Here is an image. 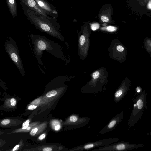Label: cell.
I'll list each match as a JSON object with an SVG mask.
<instances>
[{
    "label": "cell",
    "instance_id": "cell-23",
    "mask_svg": "<svg viewBox=\"0 0 151 151\" xmlns=\"http://www.w3.org/2000/svg\"><path fill=\"white\" fill-rule=\"evenodd\" d=\"M10 120L9 119H5L1 122V124L3 125H6L9 123Z\"/></svg>",
    "mask_w": 151,
    "mask_h": 151
},
{
    "label": "cell",
    "instance_id": "cell-15",
    "mask_svg": "<svg viewBox=\"0 0 151 151\" xmlns=\"http://www.w3.org/2000/svg\"><path fill=\"white\" fill-rule=\"evenodd\" d=\"M38 124V122H35L33 123L32 124H30L29 125L28 127L25 129L24 130H22L20 129H18L17 130H16L15 132H27L28 131H29L31 130H32L33 128H34L35 127H36L37 126V124Z\"/></svg>",
    "mask_w": 151,
    "mask_h": 151
},
{
    "label": "cell",
    "instance_id": "cell-30",
    "mask_svg": "<svg viewBox=\"0 0 151 151\" xmlns=\"http://www.w3.org/2000/svg\"><path fill=\"white\" fill-rule=\"evenodd\" d=\"M60 125H57L55 127V130H58L60 128Z\"/></svg>",
    "mask_w": 151,
    "mask_h": 151
},
{
    "label": "cell",
    "instance_id": "cell-12",
    "mask_svg": "<svg viewBox=\"0 0 151 151\" xmlns=\"http://www.w3.org/2000/svg\"><path fill=\"white\" fill-rule=\"evenodd\" d=\"M7 5L11 15L14 17L17 15V9L16 0H6Z\"/></svg>",
    "mask_w": 151,
    "mask_h": 151
},
{
    "label": "cell",
    "instance_id": "cell-26",
    "mask_svg": "<svg viewBox=\"0 0 151 151\" xmlns=\"http://www.w3.org/2000/svg\"><path fill=\"white\" fill-rule=\"evenodd\" d=\"M37 108L36 106L34 105H31L28 106V109L29 110H32L35 109Z\"/></svg>",
    "mask_w": 151,
    "mask_h": 151
},
{
    "label": "cell",
    "instance_id": "cell-14",
    "mask_svg": "<svg viewBox=\"0 0 151 151\" xmlns=\"http://www.w3.org/2000/svg\"><path fill=\"white\" fill-rule=\"evenodd\" d=\"M45 126V125L44 124L37 126L31 130L30 132V135L32 136H34L40 132L41 130H42L44 128Z\"/></svg>",
    "mask_w": 151,
    "mask_h": 151
},
{
    "label": "cell",
    "instance_id": "cell-7",
    "mask_svg": "<svg viewBox=\"0 0 151 151\" xmlns=\"http://www.w3.org/2000/svg\"><path fill=\"white\" fill-rule=\"evenodd\" d=\"M90 119V117H80L78 114H73L67 118L64 124L67 129L73 130L85 127L88 123Z\"/></svg>",
    "mask_w": 151,
    "mask_h": 151
},
{
    "label": "cell",
    "instance_id": "cell-4",
    "mask_svg": "<svg viewBox=\"0 0 151 151\" xmlns=\"http://www.w3.org/2000/svg\"><path fill=\"white\" fill-rule=\"evenodd\" d=\"M4 49L18 69L21 75L24 77L25 74V71L18 46L15 40L11 36L9 37L5 42Z\"/></svg>",
    "mask_w": 151,
    "mask_h": 151
},
{
    "label": "cell",
    "instance_id": "cell-19",
    "mask_svg": "<svg viewBox=\"0 0 151 151\" xmlns=\"http://www.w3.org/2000/svg\"><path fill=\"white\" fill-rule=\"evenodd\" d=\"M100 27V25L98 23H94L91 24V29L93 31L98 29Z\"/></svg>",
    "mask_w": 151,
    "mask_h": 151
},
{
    "label": "cell",
    "instance_id": "cell-8",
    "mask_svg": "<svg viewBox=\"0 0 151 151\" xmlns=\"http://www.w3.org/2000/svg\"><path fill=\"white\" fill-rule=\"evenodd\" d=\"M130 85V81L128 78L124 81L119 88L114 94V101L116 103L119 102L126 95Z\"/></svg>",
    "mask_w": 151,
    "mask_h": 151
},
{
    "label": "cell",
    "instance_id": "cell-5",
    "mask_svg": "<svg viewBox=\"0 0 151 151\" xmlns=\"http://www.w3.org/2000/svg\"><path fill=\"white\" fill-rule=\"evenodd\" d=\"M142 144L129 143L126 141H121L94 149L92 151H127L143 147Z\"/></svg>",
    "mask_w": 151,
    "mask_h": 151
},
{
    "label": "cell",
    "instance_id": "cell-13",
    "mask_svg": "<svg viewBox=\"0 0 151 151\" xmlns=\"http://www.w3.org/2000/svg\"><path fill=\"white\" fill-rule=\"evenodd\" d=\"M143 45L145 49L151 57V39L145 37L143 41Z\"/></svg>",
    "mask_w": 151,
    "mask_h": 151
},
{
    "label": "cell",
    "instance_id": "cell-31",
    "mask_svg": "<svg viewBox=\"0 0 151 151\" xmlns=\"http://www.w3.org/2000/svg\"><path fill=\"white\" fill-rule=\"evenodd\" d=\"M19 147V145H16L13 148V149L12 150L14 151L16 150Z\"/></svg>",
    "mask_w": 151,
    "mask_h": 151
},
{
    "label": "cell",
    "instance_id": "cell-20",
    "mask_svg": "<svg viewBox=\"0 0 151 151\" xmlns=\"http://www.w3.org/2000/svg\"><path fill=\"white\" fill-rule=\"evenodd\" d=\"M30 120L29 119L27 120L24 122L22 124V129L23 130L26 129L29 126Z\"/></svg>",
    "mask_w": 151,
    "mask_h": 151
},
{
    "label": "cell",
    "instance_id": "cell-1",
    "mask_svg": "<svg viewBox=\"0 0 151 151\" xmlns=\"http://www.w3.org/2000/svg\"><path fill=\"white\" fill-rule=\"evenodd\" d=\"M19 3L22 6L24 15L37 29L60 40H63V37L59 30V24L57 20H50L22 2H20Z\"/></svg>",
    "mask_w": 151,
    "mask_h": 151
},
{
    "label": "cell",
    "instance_id": "cell-17",
    "mask_svg": "<svg viewBox=\"0 0 151 151\" xmlns=\"http://www.w3.org/2000/svg\"><path fill=\"white\" fill-rule=\"evenodd\" d=\"M103 29H105L109 31H114L117 29V28L115 27L112 26H109L106 27H103Z\"/></svg>",
    "mask_w": 151,
    "mask_h": 151
},
{
    "label": "cell",
    "instance_id": "cell-27",
    "mask_svg": "<svg viewBox=\"0 0 151 151\" xmlns=\"http://www.w3.org/2000/svg\"><path fill=\"white\" fill-rule=\"evenodd\" d=\"M46 134L45 133H43L40 135L38 137V139L40 140H42L44 139L45 137Z\"/></svg>",
    "mask_w": 151,
    "mask_h": 151
},
{
    "label": "cell",
    "instance_id": "cell-33",
    "mask_svg": "<svg viewBox=\"0 0 151 151\" xmlns=\"http://www.w3.org/2000/svg\"><path fill=\"white\" fill-rule=\"evenodd\" d=\"M150 135H151V130L150 132Z\"/></svg>",
    "mask_w": 151,
    "mask_h": 151
},
{
    "label": "cell",
    "instance_id": "cell-29",
    "mask_svg": "<svg viewBox=\"0 0 151 151\" xmlns=\"http://www.w3.org/2000/svg\"><path fill=\"white\" fill-rule=\"evenodd\" d=\"M147 6L149 9H151V0H149V1Z\"/></svg>",
    "mask_w": 151,
    "mask_h": 151
},
{
    "label": "cell",
    "instance_id": "cell-3",
    "mask_svg": "<svg viewBox=\"0 0 151 151\" xmlns=\"http://www.w3.org/2000/svg\"><path fill=\"white\" fill-rule=\"evenodd\" d=\"M147 93L144 90L134 99L133 109L129 121L128 127L131 128L140 119L146 108Z\"/></svg>",
    "mask_w": 151,
    "mask_h": 151
},
{
    "label": "cell",
    "instance_id": "cell-24",
    "mask_svg": "<svg viewBox=\"0 0 151 151\" xmlns=\"http://www.w3.org/2000/svg\"><path fill=\"white\" fill-rule=\"evenodd\" d=\"M117 50L120 52H122L124 51V48L121 45H119L116 47Z\"/></svg>",
    "mask_w": 151,
    "mask_h": 151
},
{
    "label": "cell",
    "instance_id": "cell-32",
    "mask_svg": "<svg viewBox=\"0 0 151 151\" xmlns=\"http://www.w3.org/2000/svg\"><path fill=\"white\" fill-rule=\"evenodd\" d=\"M102 25L104 26H106L107 25V24L106 23H104L102 24Z\"/></svg>",
    "mask_w": 151,
    "mask_h": 151
},
{
    "label": "cell",
    "instance_id": "cell-18",
    "mask_svg": "<svg viewBox=\"0 0 151 151\" xmlns=\"http://www.w3.org/2000/svg\"><path fill=\"white\" fill-rule=\"evenodd\" d=\"M101 20L104 22H108L109 21V18L108 16L104 14L100 17Z\"/></svg>",
    "mask_w": 151,
    "mask_h": 151
},
{
    "label": "cell",
    "instance_id": "cell-22",
    "mask_svg": "<svg viewBox=\"0 0 151 151\" xmlns=\"http://www.w3.org/2000/svg\"><path fill=\"white\" fill-rule=\"evenodd\" d=\"M100 75V73L99 71H96L94 72L92 75V77L94 79L97 78Z\"/></svg>",
    "mask_w": 151,
    "mask_h": 151
},
{
    "label": "cell",
    "instance_id": "cell-16",
    "mask_svg": "<svg viewBox=\"0 0 151 151\" xmlns=\"http://www.w3.org/2000/svg\"><path fill=\"white\" fill-rule=\"evenodd\" d=\"M57 91L55 89L51 90L48 91L46 94V96L47 97H50L57 95Z\"/></svg>",
    "mask_w": 151,
    "mask_h": 151
},
{
    "label": "cell",
    "instance_id": "cell-28",
    "mask_svg": "<svg viewBox=\"0 0 151 151\" xmlns=\"http://www.w3.org/2000/svg\"><path fill=\"white\" fill-rule=\"evenodd\" d=\"M52 150V149L50 147H46L44 148L43 150V151H51Z\"/></svg>",
    "mask_w": 151,
    "mask_h": 151
},
{
    "label": "cell",
    "instance_id": "cell-21",
    "mask_svg": "<svg viewBox=\"0 0 151 151\" xmlns=\"http://www.w3.org/2000/svg\"><path fill=\"white\" fill-rule=\"evenodd\" d=\"M85 37L83 35L81 36L79 39V43L80 45H83L84 44L85 42Z\"/></svg>",
    "mask_w": 151,
    "mask_h": 151
},
{
    "label": "cell",
    "instance_id": "cell-9",
    "mask_svg": "<svg viewBox=\"0 0 151 151\" xmlns=\"http://www.w3.org/2000/svg\"><path fill=\"white\" fill-rule=\"evenodd\" d=\"M124 112L122 111L116 115L99 132L100 134H103L114 129L123 119Z\"/></svg>",
    "mask_w": 151,
    "mask_h": 151
},
{
    "label": "cell",
    "instance_id": "cell-2",
    "mask_svg": "<svg viewBox=\"0 0 151 151\" xmlns=\"http://www.w3.org/2000/svg\"><path fill=\"white\" fill-rule=\"evenodd\" d=\"M30 37L33 45V52L40 65L44 66L41 60L44 51H47L56 58H62L60 46L54 41L38 34H31Z\"/></svg>",
    "mask_w": 151,
    "mask_h": 151
},
{
    "label": "cell",
    "instance_id": "cell-11",
    "mask_svg": "<svg viewBox=\"0 0 151 151\" xmlns=\"http://www.w3.org/2000/svg\"><path fill=\"white\" fill-rule=\"evenodd\" d=\"M22 2L32 9L47 18L53 20H57L56 18L51 17L47 15L39 6L35 0H19Z\"/></svg>",
    "mask_w": 151,
    "mask_h": 151
},
{
    "label": "cell",
    "instance_id": "cell-6",
    "mask_svg": "<svg viewBox=\"0 0 151 151\" xmlns=\"http://www.w3.org/2000/svg\"><path fill=\"white\" fill-rule=\"evenodd\" d=\"M119 139L116 138H109L96 141L88 142L80 145L73 147L69 150L70 151H82L89 150L95 148L108 145L118 142Z\"/></svg>",
    "mask_w": 151,
    "mask_h": 151
},
{
    "label": "cell",
    "instance_id": "cell-25",
    "mask_svg": "<svg viewBox=\"0 0 151 151\" xmlns=\"http://www.w3.org/2000/svg\"><path fill=\"white\" fill-rule=\"evenodd\" d=\"M10 103L12 106H14L16 104V101L14 98H12L10 99Z\"/></svg>",
    "mask_w": 151,
    "mask_h": 151
},
{
    "label": "cell",
    "instance_id": "cell-10",
    "mask_svg": "<svg viewBox=\"0 0 151 151\" xmlns=\"http://www.w3.org/2000/svg\"><path fill=\"white\" fill-rule=\"evenodd\" d=\"M39 6L48 16L56 18L58 12L55 6L46 0H35Z\"/></svg>",
    "mask_w": 151,
    "mask_h": 151
},
{
    "label": "cell",
    "instance_id": "cell-34",
    "mask_svg": "<svg viewBox=\"0 0 151 151\" xmlns=\"http://www.w3.org/2000/svg\"><path fill=\"white\" fill-rule=\"evenodd\" d=\"M52 0V1H54V0Z\"/></svg>",
    "mask_w": 151,
    "mask_h": 151
}]
</instances>
